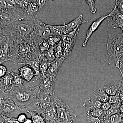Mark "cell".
Segmentation results:
<instances>
[{
	"label": "cell",
	"instance_id": "obj_10",
	"mask_svg": "<svg viewBox=\"0 0 123 123\" xmlns=\"http://www.w3.org/2000/svg\"><path fill=\"white\" fill-rule=\"evenodd\" d=\"M107 18V25L110 28H120L123 32V14L117 8L116 5Z\"/></svg>",
	"mask_w": 123,
	"mask_h": 123
},
{
	"label": "cell",
	"instance_id": "obj_15",
	"mask_svg": "<svg viewBox=\"0 0 123 123\" xmlns=\"http://www.w3.org/2000/svg\"><path fill=\"white\" fill-rule=\"evenodd\" d=\"M39 11V8L34 0H30L27 7L24 10L23 20L26 21L33 20L36 15V13Z\"/></svg>",
	"mask_w": 123,
	"mask_h": 123
},
{
	"label": "cell",
	"instance_id": "obj_2",
	"mask_svg": "<svg viewBox=\"0 0 123 123\" xmlns=\"http://www.w3.org/2000/svg\"><path fill=\"white\" fill-rule=\"evenodd\" d=\"M40 89L38 86L28 82L22 87H15L5 92L0 91V98L11 99L18 106L28 107L36 99Z\"/></svg>",
	"mask_w": 123,
	"mask_h": 123
},
{
	"label": "cell",
	"instance_id": "obj_37",
	"mask_svg": "<svg viewBox=\"0 0 123 123\" xmlns=\"http://www.w3.org/2000/svg\"><path fill=\"white\" fill-rule=\"evenodd\" d=\"M15 2L20 8L24 10L29 5L30 0H15Z\"/></svg>",
	"mask_w": 123,
	"mask_h": 123
},
{
	"label": "cell",
	"instance_id": "obj_49",
	"mask_svg": "<svg viewBox=\"0 0 123 123\" xmlns=\"http://www.w3.org/2000/svg\"><path fill=\"white\" fill-rule=\"evenodd\" d=\"M123 123V122H122V123Z\"/></svg>",
	"mask_w": 123,
	"mask_h": 123
},
{
	"label": "cell",
	"instance_id": "obj_40",
	"mask_svg": "<svg viewBox=\"0 0 123 123\" xmlns=\"http://www.w3.org/2000/svg\"><path fill=\"white\" fill-rule=\"evenodd\" d=\"M87 123H102L101 119L87 116Z\"/></svg>",
	"mask_w": 123,
	"mask_h": 123
},
{
	"label": "cell",
	"instance_id": "obj_18",
	"mask_svg": "<svg viewBox=\"0 0 123 123\" xmlns=\"http://www.w3.org/2000/svg\"><path fill=\"white\" fill-rule=\"evenodd\" d=\"M102 104L92 95L90 98L85 100L82 105L87 111L94 109H100Z\"/></svg>",
	"mask_w": 123,
	"mask_h": 123
},
{
	"label": "cell",
	"instance_id": "obj_31",
	"mask_svg": "<svg viewBox=\"0 0 123 123\" xmlns=\"http://www.w3.org/2000/svg\"><path fill=\"white\" fill-rule=\"evenodd\" d=\"M105 111L100 109H94L86 111L87 116L101 119L105 113Z\"/></svg>",
	"mask_w": 123,
	"mask_h": 123
},
{
	"label": "cell",
	"instance_id": "obj_21",
	"mask_svg": "<svg viewBox=\"0 0 123 123\" xmlns=\"http://www.w3.org/2000/svg\"><path fill=\"white\" fill-rule=\"evenodd\" d=\"M102 88L109 96L119 94L120 80L113 82L104 86Z\"/></svg>",
	"mask_w": 123,
	"mask_h": 123
},
{
	"label": "cell",
	"instance_id": "obj_22",
	"mask_svg": "<svg viewBox=\"0 0 123 123\" xmlns=\"http://www.w3.org/2000/svg\"><path fill=\"white\" fill-rule=\"evenodd\" d=\"M13 77L9 70L7 71L5 76L0 79V91H6L8 90L9 86H12L13 83Z\"/></svg>",
	"mask_w": 123,
	"mask_h": 123
},
{
	"label": "cell",
	"instance_id": "obj_9",
	"mask_svg": "<svg viewBox=\"0 0 123 123\" xmlns=\"http://www.w3.org/2000/svg\"><path fill=\"white\" fill-rule=\"evenodd\" d=\"M0 63L9 61L11 46L14 38L10 36L0 34Z\"/></svg>",
	"mask_w": 123,
	"mask_h": 123
},
{
	"label": "cell",
	"instance_id": "obj_32",
	"mask_svg": "<svg viewBox=\"0 0 123 123\" xmlns=\"http://www.w3.org/2000/svg\"><path fill=\"white\" fill-rule=\"evenodd\" d=\"M121 102L111 105V107L107 111L105 112L104 115L106 116H110L115 114L119 113V107Z\"/></svg>",
	"mask_w": 123,
	"mask_h": 123
},
{
	"label": "cell",
	"instance_id": "obj_12",
	"mask_svg": "<svg viewBox=\"0 0 123 123\" xmlns=\"http://www.w3.org/2000/svg\"><path fill=\"white\" fill-rule=\"evenodd\" d=\"M110 14L111 13L107 15L101 16L92 23L87 31L85 39L84 42L82 43V47H85L86 46L88 40L90 38L91 36L92 35V34L97 30L104 20L106 18H107L110 16Z\"/></svg>",
	"mask_w": 123,
	"mask_h": 123
},
{
	"label": "cell",
	"instance_id": "obj_30",
	"mask_svg": "<svg viewBox=\"0 0 123 123\" xmlns=\"http://www.w3.org/2000/svg\"><path fill=\"white\" fill-rule=\"evenodd\" d=\"M27 112L31 115L33 123H46L44 118L42 115L34 111H27Z\"/></svg>",
	"mask_w": 123,
	"mask_h": 123
},
{
	"label": "cell",
	"instance_id": "obj_33",
	"mask_svg": "<svg viewBox=\"0 0 123 123\" xmlns=\"http://www.w3.org/2000/svg\"><path fill=\"white\" fill-rule=\"evenodd\" d=\"M54 50L56 60L62 57L63 54V49L62 39L58 44L54 47Z\"/></svg>",
	"mask_w": 123,
	"mask_h": 123
},
{
	"label": "cell",
	"instance_id": "obj_44",
	"mask_svg": "<svg viewBox=\"0 0 123 123\" xmlns=\"http://www.w3.org/2000/svg\"><path fill=\"white\" fill-rule=\"evenodd\" d=\"M119 96L121 102H123V80H120V91Z\"/></svg>",
	"mask_w": 123,
	"mask_h": 123
},
{
	"label": "cell",
	"instance_id": "obj_46",
	"mask_svg": "<svg viewBox=\"0 0 123 123\" xmlns=\"http://www.w3.org/2000/svg\"><path fill=\"white\" fill-rule=\"evenodd\" d=\"M119 66L120 69H119V70L122 78H123L122 79L123 80V56L120 59Z\"/></svg>",
	"mask_w": 123,
	"mask_h": 123
},
{
	"label": "cell",
	"instance_id": "obj_1",
	"mask_svg": "<svg viewBox=\"0 0 123 123\" xmlns=\"http://www.w3.org/2000/svg\"><path fill=\"white\" fill-rule=\"evenodd\" d=\"M40 53L33 43L31 36L14 39L11 46L9 61L17 65L26 64L30 61H38Z\"/></svg>",
	"mask_w": 123,
	"mask_h": 123
},
{
	"label": "cell",
	"instance_id": "obj_42",
	"mask_svg": "<svg viewBox=\"0 0 123 123\" xmlns=\"http://www.w3.org/2000/svg\"><path fill=\"white\" fill-rule=\"evenodd\" d=\"M111 104H110L108 102L103 103L101 106V109L103 111L106 112L111 108Z\"/></svg>",
	"mask_w": 123,
	"mask_h": 123
},
{
	"label": "cell",
	"instance_id": "obj_14",
	"mask_svg": "<svg viewBox=\"0 0 123 123\" xmlns=\"http://www.w3.org/2000/svg\"><path fill=\"white\" fill-rule=\"evenodd\" d=\"M83 17L84 16L82 14H80L77 17L68 24L62 25L64 35L79 27L82 24L87 22L83 19Z\"/></svg>",
	"mask_w": 123,
	"mask_h": 123
},
{
	"label": "cell",
	"instance_id": "obj_45",
	"mask_svg": "<svg viewBox=\"0 0 123 123\" xmlns=\"http://www.w3.org/2000/svg\"><path fill=\"white\" fill-rule=\"evenodd\" d=\"M26 115L24 114H21L18 116V121L20 123H24L27 119Z\"/></svg>",
	"mask_w": 123,
	"mask_h": 123
},
{
	"label": "cell",
	"instance_id": "obj_23",
	"mask_svg": "<svg viewBox=\"0 0 123 123\" xmlns=\"http://www.w3.org/2000/svg\"><path fill=\"white\" fill-rule=\"evenodd\" d=\"M78 33L75 36L72 40L70 42H62V46L63 49V54L62 58L65 60L72 53L73 48L76 43Z\"/></svg>",
	"mask_w": 123,
	"mask_h": 123
},
{
	"label": "cell",
	"instance_id": "obj_28",
	"mask_svg": "<svg viewBox=\"0 0 123 123\" xmlns=\"http://www.w3.org/2000/svg\"><path fill=\"white\" fill-rule=\"evenodd\" d=\"M40 64V71L43 77L46 75L51 63L47 60L45 57H42L39 61Z\"/></svg>",
	"mask_w": 123,
	"mask_h": 123
},
{
	"label": "cell",
	"instance_id": "obj_25",
	"mask_svg": "<svg viewBox=\"0 0 123 123\" xmlns=\"http://www.w3.org/2000/svg\"><path fill=\"white\" fill-rule=\"evenodd\" d=\"M26 64L28 65L31 66L34 70L35 73V77L36 80H37L39 79H42L43 76L40 71V64L36 60L30 61Z\"/></svg>",
	"mask_w": 123,
	"mask_h": 123
},
{
	"label": "cell",
	"instance_id": "obj_34",
	"mask_svg": "<svg viewBox=\"0 0 123 123\" xmlns=\"http://www.w3.org/2000/svg\"><path fill=\"white\" fill-rule=\"evenodd\" d=\"M62 39L61 36H52L46 39L51 47H54L58 44Z\"/></svg>",
	"mask_w": 123,
	"mask_h": 123
},
{
	"label": "cell",
	"instance_id": "obj_3",
	"mask_svg": "<svg viewBox=\"0 0 123 123\" xmlns=\"http://www.w3.org/2000/svg\"><path fill=\"white\" fill-rule=\"evenodd\" d=\"M34 28L33 20L26 21L22 18L7 26L0 27V34L14 39L25 37L31 35Z\"/></svg>",
	"mask_w": 123,
	"mask_h": 123
},
{
	"label": "cell",
	"instance_id": "obj_47",
	"mask_svg": "<svg viewBox=\"0 0 123 123\" xmlns=\"http://www.w3.org/2000/svg\"><path fill=\"white\" fill-rule=\"evenodd\" d=\"M119 114L122 115L123 117V102H121L120 106L119 107Z\"/></svg>",
	"mask_w": 123,
	"mask_h": 123
},
{
	"label": "cell",
	"instance_id": "obj_16",
	"mask_svg": "<svg viewBox=\"0 0 123 123\" xmlns=\"http://www.w3.org/2000/svg\"><path fill=\"white\" fill-rule=\"evenodd\" d=\"M23 15L0 12V27H4L22 19Z\"/></svg>",
	"mask_w": 123,
	"mask_h": 123
},
{
	"label": "cell",
	"instance_id": "obj_17",
	"mask_svg": "<svg viewBox=\"0 0 123 123\" xmlns=\"http://www.w3.org/2000/svg\"><path fill=\"white\" fill-rule=\"evenodd\" d=\"M64 60L63 58H60L54 62L51 63L46 74L50 77L52 79L56 80L57 73Z\"/></svg>",
	"mask_w": 123,
	"mask_h": 123
},
{
	"label": "cell",
	"instance_id": "obj_24",
	"mask_svg": "<svg viewBox=\"0 0 123 123\" xmlns=\"http://www.w3.org/2000/svg\"><path fill=\"white\" fill-rule=\"evenodd\" d=\"M13 77V83L10 89L15 87H21L23 86L25 80L21 76L18 69H10L9 70Z\"/></svg>",
	"mask_w": 123,
	"mask_h": 123
},
{
	"label": "cell",
	"instance_id": "obj_38",
	"mask_svg": "<svg viewBox=\"0 0 123 123\" xmlns=\"http://www.w3.org/2000/svg\"><path fill=\"white\" fill-rule=\"evenodd\" d=\"M85 1L90 7L91 13L93 14L96 13L97 11V9L95 7V0H85Z\"/></svg>",
	"mask_w": 123,
	"mask_h": 123
},
{
	"label": "cell",
	"instance_id": "obj_43",
	"mask_svg": "<svg viewBox=\"0 0 123 123\" xmlns=\"http://www.w3.org/2000/svg\"><path fill=\"white\" fill-rule=\"evenodd\" d=\"M115 5L117 8L123 14V0H116Z\"/></svg>",
	"mask_w": 123,
	"mask_h": 123
},
{
	"label": "cell",
	"instance_id": "obj_20",
	"mask_svg": "<svg viewBox=\"0 0 123 123\" xmlns=\"http://www.w3.org/2000/svg\"><path fill=\"white\" fill-rule=\"evenodd\" d=\"M56 112V108L54 102L53 96V102L51 105L46 110L42 116L44 118L45 120L48 121L49 123H55V121Z\"/></svg>",
	"mask_w": 123,
	"mask_h": 123
},
{
	"label": "cell",
	"instance_id": "obj_8",
	"mask_svg": "<svg viewBox=\"0 0 123 123\" xmlns=\"http://www.w3.org/2000/svg\"><path fill=\"white\" fill-rule=\"evenodd\" d=\"M0 114L10 118L18 116L22 112L26 111L25 108L24 109L21 108L9 98L5 99L3 98H0Z\"/></svg>",
	"mask_w": 123,
	"mask_h": 123
},
{
	"label": "cell",
	"instance_id": "obj_4",
	"mask_svg": "<svg viewBox=\"0 0 123 123\" xmlns=\"http://www.w3.org/2000/svg\"><path fill=\"white\" fill-rule=\"evenodd\" d=\"M107 50L109 56L114 62L115 67L119 69L120 61L123 56V32L109 34Z\"/></svg>",
	"mask_w": 123,
	"mask_h": 123
},
{
	"label": "cell",
	"instance_id": "obj_48",
	"mask_svg": "<svg viewBox=\"0 0 123 123\" xmlns=\"http://www.w3.org/2000/svg\"><path fill=\"white\" fill-rule=\"evenodd\" d=\"M23 123H32V120L30 119H27Z\"/></svg>",
	"mask_w": 123,
	"mask_h": 123
},
{
	"label": "cell",
	"instance_id": "obj_39",
	"mask_svg": "<svg viewBox=\"0 0 123 123\" xmlns=\"http://www.w3.org/2000/svg\"><path fill=\"white\" fill-rule=\"evenodd\" d=\"M38 5L39 8V10H41L43 7H45L46 6L48 5L49 3H50L51 1H53L51 0H34Z\"/></svg>",
	"mask_w": 123,
	"mask_h": 123
},
{
	"label": "cell",
	"instance_id": "obj_6",
	"mask_svg": "<svg viewBox=\"0 0 123 123\" xmlns=\"http://www.w3.org/2000/svg\"><path fill=\"white\" fill-rule=\"evenodd\" d=\"M54 94L46 93L40 89L35 101L28 107L24 108L26 111H34L43 116L53 102Z\"/></svg>",
	"mask_w": 123,
	"mask_h": 123
},
{
	"label": "cell",
	"instance_id": "obj_5",
	"mask_svg": "<svg viewBox=\"0 0 123 123\" xmlns=\"http://www.w3.org/2000/svg\"><path fill=\"white\" fill-rule=\"evenodd\" d=\"M54 101L56 108V123H73L76 116L70 107L54 94Z\"/></svg>",
	"mask_w": 123,
	"mask_h": 123
},
{
	"label": "cell",
	"instance_id": "obj_41",
	"mask_svg": "<svg viewBox=\"0 0 123 123\" xmlns=\"http://www.w3.org/2000/svg\"><path fill=\"white\" fill-rule=\"evenodd\" d=\"M7 72L6 67L4 65L1 64L0 66V78L3 77L5 76Z\"/></svg>",
	"mask_w": 123,
	"mask_h": 123
},
{
	"label": "cell",
	"instance_id": "obj_27",
	"mask_svg": "<svg viewBox=\"0 0 123 123\" xmlns=\"http://www.w3.org/2000/svg\"><path fill=\"white\" fill-rule=\"evenodd\" d=\"M45 57L50 63H52L56 60V58L54 52V47H51L48 50L42 53L39 56L38 62L42 57Z\"/></svg>",
	"mask_w": 123,
	"mask_h": 123
},
{
	"label": "cell",
	"instance_id": "obj_11",
	"mask_svg": "<svg viewBox=\"0 0 123 123\" xmlns=\"http://www.w3.org/2000/svg\"><path fill=\"white\" fill-rule=\"evenodd\" d=\"M0 12L23 15L24 10L20 8L15 3V0L0 1Z\"/></svg>",
	"mask_w": 123,
	"mask_h": 123
},
{
	"label": "cell",
	"instance_id": "obj_29",
	"mask_svg": "<svg viewBox=\"0 0 123 123\" xmlns=\"http://www.w3.org/2000/svg\"><path fill=\"white\" fill-rule=\"evenodd\" d=\"M46 25L50 29L52 35L62 37L64 35L62 25H53L47 24Z\"/></svg>",
	"mask_w": 123,
	"mask_h": 123
},
{
	"label": "cell",
	"instance_id": "obj_19",
	"mask_svg": "<svg viewBox=\"0 0 123 123\" xmlns=\"http://www.w3.org/2000/svg\"><path fill=\"white\" fill-rule=\"evenodd\" d=\"M21 76L28 82H30L35 77V73L31 66L24 64V66L18 69Z\"/></svg>",
	"mask_w": 123,
	"mask_h": 123
},
{
	"label": "cell",
	"instance_id": "obj_26",
	"mask_svg": "<svg viewBox=\"0 0 123 123\" xmlns=\"http://www.w3.org/2000/svg\"><path fill=\"white\" fill-rule=\"evenodd\" d=\"M92 95L102 103L108 102L109 96L102 88L97 90L93 93Z\"/></svg>",
	"mask_w": 123,
	"mask_h": 123
},
{
	"label": "cell",
	"instance_id": "obj_13",
	"mask_svg": "<svg viewBox=\"0 0 123 123\" xmlns=\"http://www.w3.org/2000/svg\"><path fill=\"white\" fill-rule=\"evenodd\" d=\"M56 80L46 74L43 77L42 81L38 86L45 93L53 95L54 94L53 89Z\"/></svg>",
	"mask_w": 123,
	"mask_h": 123
},
{
	"label": "cell",
	"instance_id": "obj_7",
	"mask_svg": "<svg viewBox=\"0 0 123 123\" xmlns=\"http://www.w3.org/2000/svg\"><path fill=\"white\" fill-rule=\"evenodd\" d=\"M33 21L34 23V28L31 36L34 44L38 49L39 46L42 42L53 35L46 24L39 20L37 15Z\"/></svg>",
	"mask_w": 123,
	"mask_h": 123
},
{
	"label": "cell",
	"instance_id": "obj_35",
	"mask_svg": "<svg viewBox=\"0 0 123 123\" xmlns=\"http://www.w3.org/2000/svg\"><path fill=\"white\" fill-rule=\"evenodd\" d=\"M50 47L48 42L46 40H43L40 44L38 47V50L40 55L45 52L46 51L48 50Z\"/></svg>",
	"mask_w": 123,
	"mask_h": 123
},
{
	"label": "cell",
	"instance_id": "obj_36",
	"mask_svg": "<svg viewBox=\"0 0 123 123\" xmlns=\"http://www.w3.org/2000/svg\"><path fill=\"white\" fill-rule=\"evenodd\" d=\"M108 102L111 105L121 102L119 94L114 96H109Z\"/></svg>",
	"mask_w": 123,
	"mask_h": 123
}]
</instances>
